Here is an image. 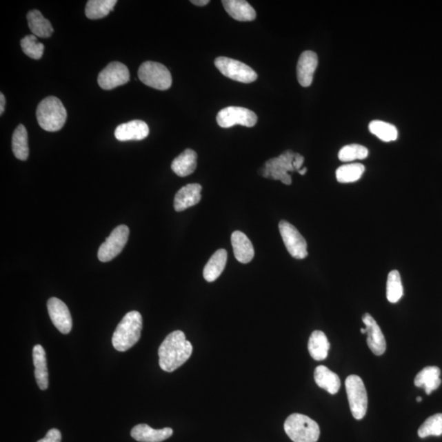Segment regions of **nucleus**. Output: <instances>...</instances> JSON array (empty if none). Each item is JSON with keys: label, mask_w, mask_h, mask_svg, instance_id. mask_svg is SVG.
<instances>
[{"label": "nucleus", "mask_w": 442, "mask_h": 442, "mask_svg": "<svg viewBox=\"0 0 442 442\" xmlns=\"http://www.w3.org/2000/svg\"><path fill=\"white\" fill-rule=\"evenodd\" d=\"M192 352V345L182 331L170 334L159 350L161 369L172 373L189 360Z\"/></svg>", "instance_id": "f257e3e1"}, {"label": "nucleus", "mask_w": 442, "mask_h": 442, "mask_svg": "<svg viewBox=\"0 0 442 442\" xmlns=\"http://www.w3.org/2000/svg\"><path fill=\"white\" fill-rule=\"evenodd\" d=\"M142 328L141 314L135 310L127 313L114 332L112 340L114 348L121 352L128 351L138 343Z\"/></svg>", "instance_id": "f03ea898"}, {"label": "nucleus", "mask_w": 442, "mask_h": 442, "mask_svg": "<svg viewBox=\"0 0 442 442\" xmlns=\"http://www.w3.org/2000/svg\"><path fill=\"white\" fill-rule=\"evenodd\" d=\"M37 117L43 130L56 132L63 128L67 121L68 113L59 99L50 96L38 105Z\"/></svg>", "instance_id": "7ed1b4c3"}, {"label": "nucleus", "mask_w": 442, "mask_h": 442, "mask_svg": "<svg viewBox=\"0 0 442 442\" xmlns=\"http://www.w3.org/2000/svg\"><path fill=\"white\" fill-rule=\"evenodd\" d=\"M284 430L294 442H317L321 435L318 423L301 414H292L284 423Z\"/></svg>", "instance_id": "20e7f679"}, {"label": "nucleus", "mask_w": 442, "mask_h": 442, "mask_svg": "<svg viewBox=\"0 0 442 442\" xmlns=\"http://www.w3.org/2000/svg\"><path fill=\"white\" fill-rule=\"evenodd\" d=\"M138 77L144 85L159 90H166L172 85V77L169 70L163 64L148 62L140 66Z\"/></svg>", "instance_id": "39448f33"}, {"label": "nucleus", "mask_w": 442, "mask_h": 442, "mask_svg": "<svg viewBox=\"0 0 442 442\" xmlns=\"http://www.w3.org/2000/svg\"><path fill=\"white\" fill-rule=\"evenodd\" d=\"M345 383L353 417L361 420L365 416L368 409V396L365 384L357 375H350L345 379Z\"/></svg>", "instance_id": "423d86ee"}, {"label": "nucleus", "mask_w": 442, "mask_h": 442, "mask_svg": "<svg viewBox=\"0 0 442 442\" xmlns=\"http://www.w3.org/2000/svg\"><path fill=\"white\" fill-rule=\"evenodd\" d=\"M294 157V152L292 150H287L279 157L266 161L265 168L262 169V176L275 179V181H280L284 185H291L292 178L288 172H295L294 166H293Z\"/></svg>", "instance_id": "0eeeda50"}, {"label": "nucleus", "mask_w": 442, "mask_h": 442, "mask_svg": "<svg viewBox=\"0 0 442 442\" xmlns=\"http://www.w3.org/2000/svg\"><path fill=\"white\" fill-rule=\"evenodd\" d=\"M215 66L223 75L236 81L252 83L257 79V74L252 68L238 60L220 57L215 60Z\"/></svg>", "instance_id": "6e6552de"}, {"label": "nucleus", "mask_w": 442, "mask_h": 442, "mask_svg": "<svg viewBox=\"0 0 442 442\" xmlns=\"http://www.w3.org/2000/svg\"><path fill=\"white\" fill-rule=\"evenodd\" d=\"M130 235L129 228L125 225L114 229L106 241L100 246L98 258L100 261H111L123 250Z\"/></svg>", "instance_id": "1a4fd4ad"}, {"label": "nucleus", "mask_w": 442, "mask_h": 442, "mask_svg": "<svg viewBox=\"0 0 442 442\" xmlns=\"http://www.w3.org/2000/svg\"><path fill=\"white\" fill-rule=\"evenodd\" d=\"M280 234L288 252L296 259L303 260L308 256V243L295 226L286 221L279 224Z\"/></svg>", "instance_id": "9d476101"}, {"label": "nucleus", "mask_w": 442, "mask_h": 442, "mask_svg": "<svg viewBox=\"0 0 442 442\" xmlns=\"http://www.w3.org/2000/svg\"><path fill=\"white\" fill-rule=\"evenodd\" d=\"M217 121L222 128H230L235 125L252 127L257 124V116L248 108L228 107L219 112Z\"/></svg>", "instance_id": "9b49d317"}, {"label": "nucleus", "mask_w": 442, "mask_h": 442, "mask_svg": "<svg viewBox=\"0 0 442 442\" xmlns=\"http://www.w3.org/2000/svg\"><path fill=\"white\" fill-rule=\"evenodd\" d=\"M129 81V69L125 64L119 62L109 63L98 77L99 85L105 90L115 89L118 86L125 85Z\"/></svg>", "instance_id": "f8f14e48"}, {"label": "nucleus", "mask_w": 442, "mask_h": 442, "mask_svg": "<svg viewBox=\"0 0 442 442\" xmlns=\"http://www.w3.org/2000/svg\"><path fill=\"white\" fill-rule=\"evenodd\" d=\"M47 308L51 321L57 329L63 334H69L72 328V319L67 305L57 297H51L48 301Z\"/></svg>", "instance_id": "ddd939ff"}, {"label": "nucleus", "mask_w": 442, "mask_h": 442, "mask_svg": "<svg viewBox=\"0 0 442 442\" xmlns=\"http://www.w3.org/2000/svg\"><path fill=\"white\" fill-rule=\"evenodd\" d=\"M362 321L365 325L366 334H368L367 343L371 352L376 356H382L387 349L386 339H385L382 330L369 313H365L363 316Z\"/></svg>", "instance_id": "4468645a"}, {"label": "nucleus", "mask_w": 442, "mask_h": 442, "mask_svg": "<svg viewBox=\"0 0 442 442\" xmlns=\"http://www.w3.org/2000/svg\"><path fill=\"white\" fill-rule=\"evenodd\" d=\"M150 134V128L145 122L134 120L117 127L115 137L121 142L143 140Z\"/></svg>", "instance_id": "2eb2a0df"}, {"label": "nucleus", "mask_w": 442, "mask_h": 442, "mask_svg": "<svg viewBox=\"0 0 442 442\" xmlns=\"http://www.w3.org/2000/svg\"><path fill=\"white\" fill-rule=\"evenodd\" d=\"M318 66V56L313 51H305L297 63V74L299 84L309 87L312 84L314 73Z\"/></svg>", "instance_id": "dca6fc26"}, {"label": "nucleus", "mask_w": 442, "mask_h": 442, "mask_svg": "<svg viewBox=\"0 0 442 442\" xmlns=\"http://www.w3.org/2000/svg\"><path fill=\"white\" fill-rule=\"evenodd\" d=\"M203 188L199 183H190L177 192L174 200V208L177 212H183L200 203L202 199Z\"/></svg>", "instance_id": "f3484780"}, {"label": "nucleus", "mask_w": 442, "mask_h": 442, "mask_svg": "<svg viewBox=\"0 0 442 442\" xmlns=\"http://www.w3.org/2000/svg\"><path fill=\"white\" fill-rule=\"evenodd\" d=\"M231 243L236 259L241 263H249L255 256L253 245L243 232L235 231L231 235Z\"/></svg>", "instance_id": "a211bd4d"}, {"label": "nucleus", "mask_w": 442, "mask_h": 442, "mask_svg": "<svg viewBox=\"0 0 442 442\" xmlns=\"http://www.w3.org/2000/svg\"><path fill=\"white\" fill-rule=\"evenodd\" d=\"M131 436L140 442H161L173 434L172 428H165L163 430H153L147 424H139L131 430Z\"/></svg>", "instance_id": "6ab92c4d"}, {"label": "nucleus", "mask_w": 442, "mask_h": 442, "mask_svg": "<svg viewBox=\"0 0 442 442\" xmlns=\"http://www.w3.org/2000/svg\"><path fill=\"white\" fill-rule=\"evenodd\" d=\"M34 366V377L39 388L46 390L49 387V372H48L46 354L41 345H36L32 352Z\"/></svg>", "instance_id": "aec40b11"}, {"label": "nucleus", "mask_w": 442, "mask_h": 442, "mask_svg": "<svg viewBox=\"0 0 442 442\" xmlns=\"http://www.w3.org/2000/svg\"><path fill=\"white\" fill-rule=\"evenodd\" d=\"M223 6L229 15L240 21H252L256 19L255 10L244 0H223Z\"/></svg>", "instance_id": "412c9836"}, {"label": "nucleus", "mask_w": 442, "mask_h": 442, "mask_svg": "<svg viewBox=\"0 0 442 442\" xmlns=\"http://www.w3.org/2000/svg\"><path fill=\"white\" fill-rule=\"evenodd\" d=\"M441 370L436 366H428L419 372L414 379V385L418 388H423L427 395L436 390L440 387L441 379H440Z\"/></svg>", "instance_id": "4be33fe9"}, {"label": "nucleus", "mask_w": 442, "mask_h": 442, "mask_svg": "<svg viewBox=\"0 0 442 442\" xmlns=\"http://www.w3.org/2000/svg\"><path fill=\"white\" fill-rule=\"evenodd\" d=\"M314 381L321 388L334 395L341 388V381L338 374L331 371L325 365H319L314 370Z\"/></svg>", "instance_id": "5701e85b"}, {"label": "nucleus", "mask_w": 442, "mask_h": 442, "mask_svg": "<svg viewBox=\"0 0 442 442\" xmlns=\"http://www.w3.org/2000/svg\"><path fill=\"white\" fill-rule=\"evenodd\" d=\"M197 159H198L197 152L188 148L174 159L172 169L179 177L190 176L197 168Z\"/></svg>", "instance_id": "b1692460"}, {"label": "nucleus", "mask_w": 442, "mask_h": 442, "mask_svg": "<svg viewBox=\"0 0 442 442\" xmlns=\"http://www.w3.org/2000/svg\"><path fill=\"white\" fill-rule=\"evenodd\" d=\"M228 254L225 249H220L213 254L203 270V277L208 282H214L221 277L225 268Z\"/></svg>", "instance_id": "393cba45"}, {"label": "nucleus", "mask_w": 442, "mask_h": 442, "mask_svg": "<svg viewBox=\"0 0 442 442\" xmlns=\"http://www.w3.org/2000/svg\"><path fill=\"white\" fill-rule=\"evenodd\" d=\"M330 348V343L325 332L314 331L310 335L308 341V350L314 360L323 361L328 357Z\"/></svg>", "instance_id": "a878e982"}, {"label": "nucleus", "mask_w": 442, "mask_h": 442, "mask_svg": "<svg viewBox=\"0 0 442 442\" xmlns=\"http://www.w3.org/2000/svg\"><path fill=\"white\" fill-rule=\"evenodd\" d=\"M28 26L34 36L41 38H49L54 33V28L49 20H47L42 13L34 10L30 11L26 16Z\"/></svg>", "instance_id": "bb28decb"}, {"label": "nucleus", "mask_w": 442, "mask_h": 442, "mask_svg": "<svg viewBox=\"0 0 442 442\" xmlns=\"http://www.w3.org/2000/svg\"><path fill=\"white\" fill-rule=\"evenodd\" d=\"M13 154L21 161L28 160L29 156L28 134L23 125H19L13 132L12 138Z\"/></svg>", "instance_id": "cd10ccee"}, {"label": "nucleus", "mask_w": 442, "mask_h": 442, "mask_svg": "<svg viewBox=\"0 0 442 442\" xmlns=\"http://www.w3.org/2000/svg\"><path fill=\"white\" fill-rule=\"evenodd\" d=\"M117 3V0H90L86 4V15L91 20L103 19Z\"/></svg>", "instance_id": "c85d7f7f"}, {"label": "nucleus", "mask_w": 442, "mask_h": 442, "mask_svg": "<svg viewBox=\"0 0 442 442\" xmlns=\"http://www.w3.org/2000/svg\"><path fill=\"white\" fill-rule=\"evenodd\" d=\"M365 170V165L361 163L343 165L336 170V178L339 183L356 182L361 178Z\"/></svg>", "instance_id": "c756f323"}, {"label": "nucleus", "mask_w": 442, "mask_h": 442, "mask_svg": "<svg viewBox=\"0 0 442 442\" xmlns=\"http://www.w3.org/2000/svg\"><path fill=\"white\" fill-rule=\"evenodd\" d=\"M370 132L383 142L395 141L398 130L395 125L382 121H373L369 125Z\"/></svg>", "instance_id": "7c9ffc66"}, {"label": "nucleus", "mask_w": 442, "mask_h": 442, "mask_svg": "<svg viewBox=\"0 0 442 442\" xmlns=\"http://www.w3.org/2000/svg\"><path fill=\"white\" fill-rule=\"evenodd\" d=\"M403 296L401 274L397 270H392L388 274L387 282V299L389 303H396Z\"/></svg>", "instance_id": "2f4dec72"}, {"label": "nucleus", "mask_w": 442, "mask_h": 442, "mask_svg": "<svg viewBox=\"0 0 442 442\" xmlns=\"http://www.w3.org/2000/svg\"><path fill=\"white\" fill-rule=\"evenodd\" d=\"M21 46L24 54L34 60L41 59L43 51H45V46L39 42L37 37L34 34H29L21 39Z\"/></svg>", "instance_id": "473e14b6"}, {"label": "nucleus", "mask_w": 442, "mask_h": 442, "mask_svg": "<svg viewBox=\"0 0 442 442\" xmlns=\"http://www.w3.org/2000/svg\"><path fill=\"white\" fill-rule=\"evenodd\" d=\"M418 435L420 439L442 435V414H436L428 418L419 428Z\"/></svg>", "instance_id": "72a5a7b5"}, {"label": "nucleus", "mask_w": 442, "mask_h": 442, "mask_svg": "<svg viewBox=\"0 0 442 442\" xmlns=\"http://www.w3.org/2000/svg\"><path fill=\"white\" fill-rule=\"evenodd\" d=\"M368 155H369V151L365 146L360 144H349L339 151V159L347 163V161L365 159Z\"/></svg>", "instance_id": "f704fd0d"}, {"label": "nucleus", "mask_w": 442, "mask_h": 442, "mask_svg": "<svg viewBox=\"0 0 442 442\" xmlns=\"http://www.w3.org/2000/svg\"><path fill=\"white\" fill-rule=\"evenodd\" d=\"M62 441V434L59 430L52 428L47 434L45 439L38 441L37 442H61Z\"/></svg>", "instance_id": "c9c22d12"}, {"label": "nucleus", "mask_w": 442, "mask_h": 442, "mask_svg": "<svg viewBox=\"0 0 442 442\" xmlns=\"http://www.w3.org/2000/svg\"><path fill=\"white\" fill-rule=\"evenodd\" d=\"M304 163V157L299 154V153H295L294 161H293V166H294L295 170L299 172L301 170V165Z\"/></svg>", "instance_id": "e433bc0d"}, {"label": "nucleus", "mask_w": 442, "mask_h": 442, "mask_svg": "<svg viewBox=\"0 0 442 442\" xmlns=\"http://www.w3.org/2000/svg\"><path fill=\"white\" fill-rule=\"evenodd\" d=\"M6 100L3 93L0 94V115H3L4 108H6Z\"/></svg>", "instance_id": "4c0bfd02"}, {"label": "nucleus", "mask_w": 442, "mask_h": 442, "mask_svg": "<svg viewBox=\"0 0 442 442\" xmlns=\"http://www.w3.org/2000/svg\"><path fill=\"white\" fill-rule=\"evenodd\" d=\"M192 3L197 6H205L210 3L209 0H192Z\"/></svg>", "instance_id": "58836bf2"}, {"label": "nucleus", "mask_w": 442, "mask_h": 442, "mask_svg": "<svg viewBox=\"0 0 442 442\" xmlns=\"http://www.w3.org/2000/svg\"><path fill=\"white\" fill-rule=\"evenodd\" d=\"M306 172H308V168H305L303 170L301 169L299 172V174H301V176H304V174L306 173Z\"/></svg>", "instance_id": "ea45409f"}, {"label": "nucleus", "mask_w": 442, "mask_h": 442, "mask_svg": "<svg viewBox=\"0 0 442 442\" xmlns=\"http://www.w3.org/2000/svg\"><path fill=\"white\" fill-rule=\"evenodd\" d=\"M361 332H362V334H366V332H366V329H361Z\"/></svg>", "instance_id": "a19ab883"}, {"label": "nucleus", "mask_w": 442, "mask_h": 442, "mask_svg": "<svg viewBox=\"0 0 442 442\" xmlns=\"http://www.w3.org/2000/svg\"><path fill=\"white\" fill-rule=\"evenodd\" d=\"M416 401H417L418 402H421V401H422V398H421V397H417Z\"/></svg>", "instance_id": "79ce46f5"}]
</instances>
